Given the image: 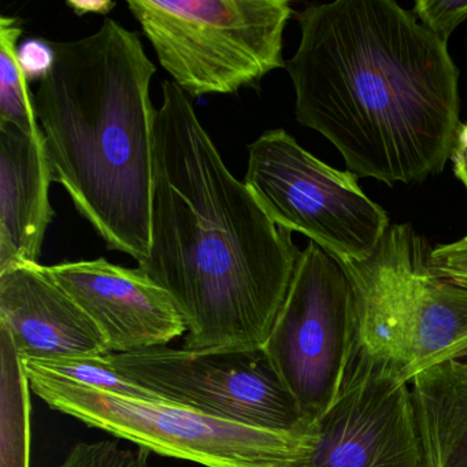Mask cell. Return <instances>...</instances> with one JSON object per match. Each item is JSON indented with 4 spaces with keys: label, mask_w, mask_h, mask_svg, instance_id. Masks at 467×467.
<instances>
[{
    "label": "cell",
    "mask_w": 467,
    "mask_h": 467,
    "mask_svg": "<svg viewBox=\"0 0 467 467\" xmlns=\"http://www.w3.org/2000/svg\"><path fill=\"white\" fill-rule=\"evenodd\" d=\"M128 9L173 83L198 99L259 89L285 67L288 0H130Z\"/></svg>",
    "instance_id": "cell-5"
},
{
    "label": "cell",
    "mask_w": 467,
    "mask_h": 467,
    "mask_svg": "<svg viewBox=\"0 0 467 467\" xmlns=\"http://www.w3.org/2000/svg\"><path fill=\"white\" fill-rule=\"evenodd\" d=\"M150 451L124 450L119 442L103 440L76 445L61 467H150Z\"/></svg>",
    "instance_id": "cell-18"
},
{
    "label": "cell",
    "mask_w": 467,
    "mask_h": 467,
    "mask_svg": "<svg viewBox=\"0 0 467 467\" xmlns=\"http://www.w3.org/2000/svg\"><path fill=\"white\" fill-rule=\"evenodd\" d=\"M412 13L425 28L448 45L453 31L467 20V0H418Z\"/></svg>",
    "instance_id": "cell-19"
},
{
    "label": "cell",
    "mask_w": 467,
    "mask_h": 467,
    "mask_svg": "<svg viewBox=\"0 0 467 467\" xmlns=\"http://www.w3.org/2000/svg\"><path fill=\"white\" fill-rule=\"evenodd\" d=\"M431 264L442 277L467 285V236L431 248Z\"/></svg>",
    "instance_id": "cell-21"
},
{
    "label": "cell",
    "mask_w": 467,
    "mask_h": 467,
    "mask_svg": "<svg viewBox=\"0 0 467 467\" xmlns=\"http://www.w3.org/2000/svg\"><path fill=\"white\" fill-rule=\"evenodd\" d=\"M451 162L453 165V173L456 179L464 185L467 190V124L462 125L461 132L456 139L455 150H453Z\"/></svg>",
    "instance_id": "cell-22"
},
{
    "label": "cell",
    "mask_w": 467,
    "mask_h": 467,
    "mask_svg": "<svg viewBox=\"0 0 467 467\" xmlns=\"http://www.w3.org/2000/svg\"><path fill=\"white\" fill-rule=\"evenodd\" d=\"M310 436V451L295 467H420L410 382L363 351Z\"/></svg>",
    "instance_id": "cell-10"
},
{
    "label": "cell",
    "mask_w": 467,
    "mask_h": 467,
    "mask_svg": "<svg viewBox=\"0 0 467 467\" xmlns=\"http://www.w3.org/2000/svg\"><path fill=\"white\" fill-rule=\"evenodd\" d=\"M244 184L275 225L305 234L340 262L370 255L392 225L354 173L322 162L284 130L248 144Z\"/></svg>",
    "instance_id": "cell-8"
},
{
    "label": "cell",
    "mask_w": 467,
    "mask_h": 467,
    "mask_svg": "<svg viewBox=\"0 0 467 467\" xmlns=\"http://www.w3.org/2000/svg\"><path fill=\"white\" fill-rule=\"evenodd\" d=\"M94 322L109 354L162 347L187 332L171 295L139 267L106 258L43 266Z\"/></svg>",
    "instance_id": "cell-11"
},
{
    "label": "cell",
    "mask_w": 467,
    "mask_h": 467,
    "mask_svg": "<svg viewBox=\"0 0 467 467\" xmlns=\"http://www.w3.org/2000/svg\"><path fill=\"white\" fill-rule=\"evenodd\" d=\"M56 61L53 42L31 37L18 46V62L29 83L31 81L42 83L54 69Z\"/></svg>",
    "instance_id": "cell-20"
},
{
    "label": "cell",
    "mask_w": 467,
    "mask_h": 467,
    "mask_svg": "<svg viewBox=\"0 0 467 467\" xmlns=\"http://www.w3.org/2000/svg\"><path fill=\"white\" fill-rule=\"evenodd\" d=\"M264 348L311 426L340 395L360 351L351 278L316 243L300 254Z\"/></svg>",
    "instance_id": "cell-7"
},
{
    "label": "cell",
    "mask_w": 467,
    "mask_h": 467,
    "mask_svg": "<svg viewBox=\"0 0 467 467\" xmlns=\"http://www.w3.org/2000/svg\"><path fill=\"white\" fill-rule=\"evenodd\" d=\"M0 329L23 363L109 355L102 333L40 264L0 273Z\"/></svg>",
    "instance_id": "cell-12"
},
{
    "label": "cell",
    "mask_w": 467,
    "mask_h": 467,
    "mask_svg": "<svg viewBox=\"0 0 467 467\" xmlns=\"http://www.w3.org/2000/svg\"><path fill=\"white\" fill-rule=\"evenodd\" d=\"M67 6L78 17L87 15L108 16L117 6L113 0H67Z\"/></svg>",
    "instance_id": "cell-23"
},
{
    "label": "cell",
    "mask_w": 467,
    "mask_h": 467,
    "mask_svg": "<svg viewBox=\"0 0 467 467\" xmlns=\"http://www.w3.org/2000/svg\"><path fill=\"white\" fill-rule=\"evenodd\" d=\"M296 20L285 69L297 122L357 177L392 187L441 173L463 125L448 46L393 0L308 5Z\"/></svg>",
    "instance_id": "cell-1"
},
{
    "label": "cell",
    "mask_w": 467,
    "mask_h": 467,
    "mask_svg": "<svg viewBox=\"0 0 467 467\" xmlns=\"http://www.w3.org/2000/svg\"><path fill=\"white\" fill-rule=\"evenodd\" d=\"M53 46L56 65L35 94L53 182L108 250L141 264L151 248L157 67L113 18Z\"/></svg>",
    "instance_id": "cell-3"
},
{
    "label": "cell",
    "mask_w": 467,
    "mask_h": 467,
    "mask_svg": "<svg viewBox=\"0 0 467 467\" xmlns=\"http://www.w3.org/2000/svg\"><path fill=\"white\" fill-rule=\"evenodd\" d=\"M122 377L161 400L251 428L310 431L264 347L174 349L152 347L109 354Z\"/></svg>",
    "instance_id": "cell-9"
},
{
    "label": "cell",
    "mask_w": 467,
    "mask_h": 467,
    "mask_svg": "<svg viewBox=\"0 0 467 467\" xmlns=\"http://www.w3.org/2000/svg\"><path fill=\"white\" fill-rule=\"evenodd\" d=\"M24 368L36 371L43 376L67 379L84 387L105 390L114 395L143 400H161L154 393L128 381L109 360V355L92 357L62 358L53 360H29L23 363Z\"/></svg>",
    "instance_id": "cell-17"
},
{
    "label": "cell",
    "mask_w": 467,
    "mask_h": 467,
    "mask_svg": "<svg viewBox=\"0 0 467 467\" xmlns=\"http://www.w3.org/2000/svg\"><path fill=\"white\" fill-rule=\"evenodd\" d=\"M151 248L139 269L187 325L185 348L264 347L302 251L223 162L191 103L162 83L154 121Z\"/></svg>",
    "instance_id": "cell-2"
},
{
    "label": "cell",
    "mask_w": 467,
    "mask_h": 467,
    "mask_svg": "<svg viewBox=\"0 0 467 467\" xmlns=\"http://www.w3.org/2000/svg\"><path fill=\"white\" fill-rule=\"evenodd\" d=\"M431 251L414 226L396 223L370 255L341 262L354 286L360 351L407 382L467 359V285L440 275Z\"/></svg>",
    "instance_id": "cell-4"
},
{
    "label": "cell",
    "mask_w": 467,
    "mask_h": 467,
    "mask_svg": "<svg viewBox=\"0 0 467 467\" xmlns=\"http://www.w3.org/2000/svg\"><path fill=\"white\" fill-rule=\"evenodd\" d=\"M23 34L20 18H0V128L13 127L26 135L43 138L35 95L18 62Z\"/></svg>",
    "instance_id": "cell-16"
},
{
    "label": "cell",
    "mask_w": 467,
    "mask_h": 467,
    "mask_svg": "<svg viewBox=\"0 0 467 467\" xmlns=\"http://www.w3.org/2000/svg\"><path fill=\"white\" fill-rule=\"evenodd\" d=\"M26 374L34 393L56 411L169 458L206 467H295L311 448L310 431L251 428L166 401L125 398L36 371Z\"/></svg>",
    "instance_id": "cell-6"
},
{
    "label": "cell",
    "mask_w": 467,
    "mask_h": 467,
    "mask_svg": "<svg viewBox=\"0 0 467 467\" xmlns=\"http://www.w3.org/2000/svg\"><path fill=\"white\" fill-rule=\"evenodd\" d=\"M410 387L420 467H467V359L420 371Z\"/></svg>",
    "instance_id": "cell-14"
},
{
    "label": "cell",
    "mask_w": 467,
    "mask_h": 467,
    "mask_svg": "<svg viewBox=\"0 0 467 467\" xmlns=\"http://www.w3.org/2000/svg\"><path fill=\"white\" fill-rule=\"evenodd\" d=\"M45 138L0 128V273L39 264L56 213Z\"/></svg>",
    "instance_id": "cell-13"
},
{
    "label": "cell",
    "mask_w": 467,
    "mask_h": 467,
    "mask_svg": "<svg viewBox=\"0 0 467 467\" xmlns=\"http://www.w3.org/2000/svg\"><path fill=\"white\" fill-rule=\"evenodd\" d=\"M2 347V467H29L28 377L9 335L0 329Z\"/></svg>",
    "instance_id": "cell-15"
}]
</instances>
